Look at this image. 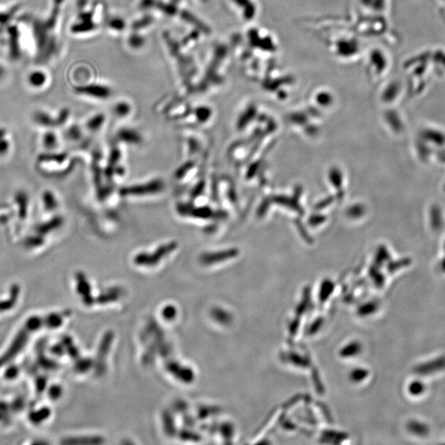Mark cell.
<instances>
[{
    "label": "cell",
    "instance_id": "obj_1",
    "mask_svg": "<svg viewBox=\"0 0 445 445\" xmlns=\"http://www.w3.org/2000/svg\"><path fill=\"white\" fill-rule=\"evenodd\" d=\"M163 189V183L160 180H154L145 184L136 185L130 187H126L121 191V194L124 195H134V197H141L148 194H154L159 193Z\"/></svg>",
    "mask_w": 445,
    "mask_h": 445
},
{
    "label": "cell",
    "instance_id": "obj_2",
    "mask_svg": "<svg viewBox=\"0 0 445 445\" xmlns=\"http://www.w3.org/2000/svg\"><path fill=\"white\" fill-rule=\"evenodd\" d=\"M75 91L77 93H81V95H86L95 97V99H108L111 95V91L108 88L97 84L79 86V87L75 88Z\"/></svg>",
    "mask_w": 445,
    "mask_h": 445
},
{
    "label": "cell",
    "instance_id": "obj_3",
    "mask_svg": "<svg viewBox=\"0 0 445 445\" xmlns=\"http://www.w3.org/2000/svg\"><path fill=\"white\" fill-rule=\"evenodd\" d=\"M27 84L32 88L39 89L45 87L48 82V75L46 72L42 69H35L29 73L27 76Z\"/></svg>",
    "mask_w": 445,
    "mask_h": 445
},
{
    "label": "cell",
    "instance_id": "obj_4",
    "mask_svg": "<svg viewBox=\"0 0 445 445\" xmlns=\"http://www.w3.org/2000/svg\"><path fill=\"white\" fill-rule=\"evenodd\" d=\"M116 111L118 114H126L129 112L128 106L126 104H118Z\"/></svg>",
    "mask_w": 445,
    "mask_h": 445
},
{
    "label": "cell",
    "instance_id": "obj_5",
    "mask_svg": "<svg viewBox=\"0 0 445 445\" xmlns=\"http://www.w3.org/2000/svg\"><path fill=\"white\" fill-rule=\"evenodd\" d=\"M5 68H3L2 65H0V79H1V77L5 76Z\"/></svg>",
    "mask_w": 445,
    "mask_h": 445
},
{
    "label": "cell",
    "instance_id": "obj_6",
    "mask_svg": "<svg viewBox=\"0 0 445 445\" xmlns=\"http://www.w3.org/2000/svg\"><path fill=\"white\" fill-rule=\"evenodd\" d=\"M202 1L206 2V1H208V0H202Z\"/></svg>",
    "mask_w": 445,
    "mask_h": 445
}]
</instances>
